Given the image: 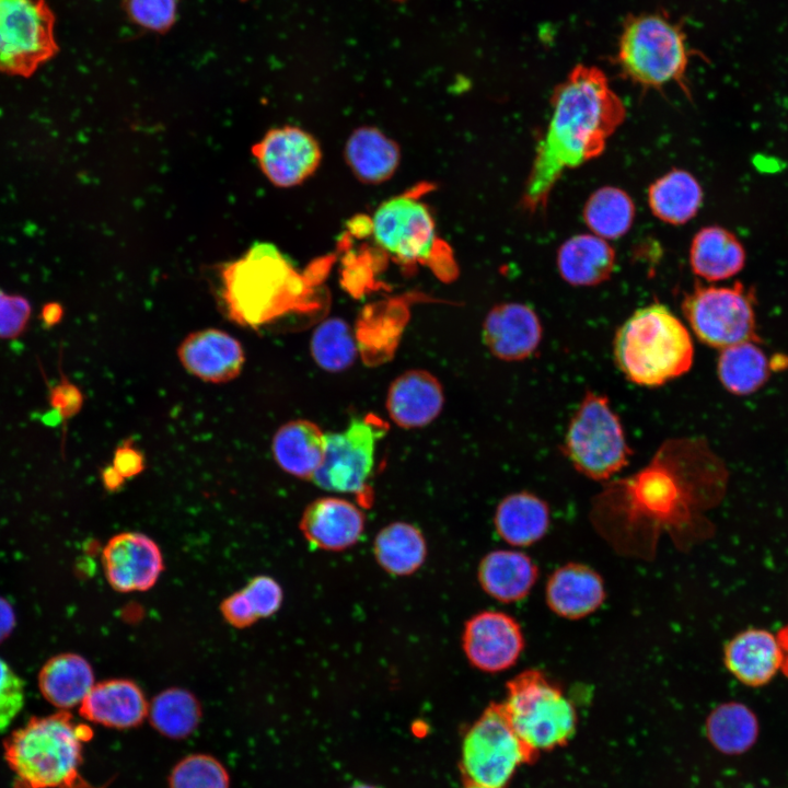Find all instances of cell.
Segmentation results:
<instances>
[{
  "mask_svg": "<svg viewBox=\"0 0 788 788\" xmlns=\"http://www.w3.org/2000/svg\"><path fill=\"white\" fill-rule=\"evenodd\" d=\"M625 117V105L604 72L576 66L553 92L551 119L535 149L523 207L543 209L561 175L601 155Z\"/></svg>",
  "mask_w": 788,
  "mask_h": 788,
  "instance_id": "cell-1",
  "label": "cell"
},
{
  "mask_svg": "<svg viewBox=\"0 0 788 788\" xmlns=\"http://www.w3.org/2000/svg\"><path fill=\"white\" fill-rule=\"evenodd\" d=\"M221 277L228 315L240 325L257 328L305 306L303 279L271 244H254Z\"/></svg>",
  "mask_w": 788,
  "mask_h": 788,
  "instance_id": "cell-2",
  "label": "cell"
},
{
  "mask_svg": "<svg viewBox=\"0 0 788 788\" xmlns=\"http://www.w3.org/2000/svg\"><path fill=\"white\" fill-rule=\"evenodd\" d=\"M614 360L630 382L656 387L686 373L694 345L686 326L665 305L636 310L617 329Z\"/></svg>",
  "mask_w": 788,
  "mask_h": 788,
  "instance_id": "cell-3",
  "label": "cell"
},
{
  "mask_svg": "<svg viewBox=\"0 0 788 788\" xmlns=\"http://www.w3.org/2000/svg\"><path fill=\"white\" fill-rule=\"evenodd\" d=\"M92 735L67 710L32 717L4 740V760L28 788H68L78 783L82 743Z\"/></svg>",
  "mask_w": 788,
  "mask_h": 788,
  "instance_id": "cell-4",
  "label": "cell"
},
{
  "mask_svg": "<svg viewBox=\"0 0 788 788\" xmlns=\"http://www.w3.org/2000/svg\"><path fill=\"white\" fill-rule=\"evenodd\" d=\"M502 705L517 734L538 753L567 744L576 732L573 704L537 669L524 670L507 683Z\"/></svg>",
  "mask_w": 788,
  "mask_h": 788,
  "instance_id": "cell-5",
  "label": "cell"
},
{
  "mask_svg": "<svg viewBox=\"0 0 788 788\" xmlns=\"http://www.w3.org/2000/svg\"><path fill=\"white\" fill-rule=\"evenodd\" d=\"M616 62L625 77L644 88L681 83L688 63L685 35L661 14L633 15L624 23Z\"/></svg>",
  "mask_w": 788,
  "mask_h": 788,
  "instance_id": "cell-6",
  "label": "cell"
},
{
  "mask_svg": "<svg viewBox=\"0 0 788 788\" xmlns=\"http://www.w3.org/2000/svg\"><path fill=\"white\" fill-rule=\"evenodd\" d=\"M564 451L579 473L595 480L609 479L627 465L625 432L605 396L584 395L569 422Z\"/></svg>",
  "mask_w": 788,
  "mask_h": 788,
  "instance_id": "cell-7",
  "label": "cell"
},
{
  "mask_svg": "<svg viewBox=\"0 0 788 788\" xmlns=\"http://www.w3.org/2000/svg\"><path fill=\"white\" fill-rule=\"evenodd\" d=\"M538 754L517 734L502 703H491L464 737L462 769L470 785L503 788L518 767Z\"/></svg>",
  "mask_w": 788,
  "mask_h": 788,
  "instance_id": "cell-8",
  "label": "cell"
},
{
  "mask_svg": "<svg viewBox=\"0 0 788 788\" xmlns=\"http://www.w3.org/2000/svg\"><path fill=\"white\" fill-rule=\"evenodd\" d=\"M754 302L753 290L741 282L731 286L697 285L685 296L682 310L700 341L723 349L760 339Z\"/></svg>",
  "mask_w": 788,
  "mask_h": 788,
  "instance_id": "cell-9",
  "label": "cell"
},
{
  "mask_svg": "<svg viewBox=\"0 0 788 788\" xmlns=\"http://www.w3.org/2000/svg\"><path fill=\"white\" fill-rule=\"evenodd\" d=\"M55 25L46 0H0V72L28 78L54 58Z\"/></svg>",
  "mask_w": 788,
  "mask_h": 788,
  "instance_id": "cell-10",
  "label": "cell"
},
{
  "mask_svg": "<svg viewBox=\"0 0 788 788\" xmlns=\"http://www.w3.org/2000/svg\"><path fill=\"white\" fill-rule=\"evenodd\" d=\"M387 425L371 414L352 418L338 432L326 433L324 461L312 482L328 491L368 498V480L374 466L378 442Z\"/></svg>",
  "mask_w": 788,
  "mask_h": 788,
  "instance_id": "cell-11",
  "label": "cell"
},
{
  "mask_svg": "<svg viewBox=\"0 0 788 788\" xmlns=\"http://www.w3.org/2000/svg\"><path fill=\"white\" fill-rule=\"evenodd\" d=\"M375 243L403 263L427 260L437 243L428 206L412 195H398L378 206L371 218Z\"/></svg>",
  "mask_w": 788,
  "mask_h": 788,
  "instance_id": "cell-12",
  "label": "cell"
},
{
  "mask_svg": "<svg viewBox=\"0 0 788 788\" xmlns=\"http://www.w3.org/2000/svg\"><path fill=\"white\" fill-rule=\"evenodd\" d=\"M265 177L280 188L304 183L318 169L323 152L309 131L286 125L268 130L252 148Z\"/></svg>",
  "mask_w": 788,
  "mask_h": 788,
  "instance_id": "cell-13",
  "label": "cell"
},
{
  "mask_svg": "<svg viewBox=\"0 0 788 788\" xmlns=\"http://www.w3.org/2000/svg\"><path fill=\"white\" fill-rule=\"evenodd\" d=\"M462 646L474 668L497 673L517 663L524 649V637L512 616L499 611H483L465 623Z\"/></svg>",
  "mask_w": 788,
  "mask_h": 788,
  "instance_id": "cell-14",
  "label": "cell"
},
{
  "mask_svg": "<svg viewBox=\"0 0 788 788\" xmlns=\"http://www.w3.org/2000/svg\"><path fill=\"white\" fill-rule=\"evenodd\" d=\"M104 573L109 586L119 592L146 591L152 588L163 570L158 544L138 532H124L109 538L102 552Z\"/></svg>",
  "mask_w": 788,
  "mask_h": 788,
  "instance_id": "cell-15",
  "label": "cell"
},
{
  "mask_svg": "<svg viewBox=\"0 0 788 788\" xmlns=\"http://www.w3.org/2000/svg\"><path fill=\"white\" fill-rule=\"evenodd\" d=\"M542 325L526 304L506 302L495 305L483 322V341L493 356L505 361L529 358L542 339Z\"/></svg>",
  "mask_w": 788,
  "mask_h": 788,
  "instance_id": "cell-16",
  "label": "cell"
},
{
  "mask_svg": "<svg viewBox=\"0 0 788 788\" xmlns=\"http://www.w3.org/2000/svg\"><path fill=\"white\" fill-rule=\"evenodd\" d=\"M364 524V514L354 502L339 497H321L305 507L299 528L313 547L340 552L360 540Z\"/></svg>",
  "mask_w": 788,
  "mask_h": 788,
  "instance_id": "cell-17",
  "label": "cell"
},
{
  "mask_svg": "<svg viewBox=\"0 0 788 788\" xmlns=\"http://www.w3.org/2000/svg\"><path fill=\"white\" fill-rule=\"evenodd\" d=\"M177 356L190 374L211 383L235 379L245 361L240 341L217 328H206L186 336L177 348Z\"/></svg>",
  "mask_w": 788,
  "mask_h": 788,
  "instance_id": "cell-18",
  "label": "cell"
},
{
  "mask_svg": "<svg viewBox=\"0 0 788 788\" xmlns=\"http://www.w3.org/2000/svg\"><path fill=\"white\" fill-rule=\"evenodd\" d=\"M444 391L440 381L429 371L410 369L390 384L385 407L391 420L404 429L430 425L441 414Z\"/></svg>",
  "mask_w": 788,
  "mask_h": 788,
  "instance_id": "cell-19",
  "label": "cell"
},
{
  "mask_svg": "<svg viewBox=\"0 0 788 788\" xmlns=\"http://www.w3.org/2000/svg\"><path fill=\"white\" fill-rule=\"evenodd\" d=\"M723 661L738 681L757 687L770 682L783 669L785 652L779 637L766 629L750 628L727 642Z\"/></svg>",
  "mask_w": 788,
  "mask_h": 788,
  "instance_id": "cell-20",
  "label": "cell"
},
{
  "mask_svg": "<svg viewBox=\"0 0 788 788\" xmlns=\"http://www.w3.org/2000/svg\"><path fill=\"white\" fill-rule=\"evenodd\" d=\"M79 711L93 723L125 730L143 722L148 717L149 704L134 681L111 679L93 685L80 704Z\"/></svg>",
  "mask_w": 788,
  "mask_h": 788,
  "instance_id": "cell-21",
  "label": "cell"
},
{
  "mask_svg": "<svg viewBox=\"0 0 788 788\" xmlns=\"http://www.w3.org/2000/svg\"><path fill=\"white\" fill-rule=\"evenodd\" d=\"M545 595L555 614L580 619L600 609L605 600V587L602 577L591 567L568 563L549 576Z\"/></svg>",
  "mask_w": 788,
  "mask_h": 788,
  "instance_id": "cell-22",
  "label": "cell"
},
{
  "mask_svg": "<svg viewBox=\"0 0 788 788\" xmlns=\"http://www.w3.org/2000/svg\"><path fill=\"white\" fill-rule=\"evenodd\" d=\"M344 160L362 184L380 185L390 181L399 167L401 147L375 126L354 129L344 144Z\"/></svg>",
  "mask_w": 788,
  "mask_h": 788,
  "instance_id": "cell-23",
  "label": "cell"
},
{
  "mask_svg": "<svg viewBox=\"0 0 788 788\" xmlns=\"http://www.w3.org/2000/svg\"><path fill=\"white\" fill-rule=\"evenodd\" d=\"M271 451L282 471L312 480L324 461L326 433L311 420L294 419L276 431Z\"/></svg>",
  "mask_w": 788,
  "mask_h": 788,
  "instance_id": "cell-24",
  "label": "cell"
},
{
  "mask_svg": "<svg viewBox=\"0 0 788 788\" xmlns=\"http://www.w3.org/2000/svg\"><path fill=\"white\" fill-rule=\"evenodd\" d=\"M477 578L482 589L503 603L523 600L538 578L533 559L519 551L497 549L486 554L479 563Z\"/></svg>",
  "mask_w": 788,
  "mask_h": 788,
  "instance_id": "cell-25",
  "label": "cell"
},
{
  "mask_svg": "<svg viewBox=\"0 0 788 788\" xmlns=\"http://www.w3.org/2000/svg\"><path fill=\"white\" fill-rule=\"evenodd\" d=\"M615 258L606 240L595 234H578L560 245L557 267L561 278L572 286H595L610 278Z\"/></svg>",
  "mask_w": 788,
  "mask_h": 788,
  "instance_id": "cell-26",
  "label": "cell"
},
{
  "mask_svg": "<svg viewBox=\"0 0 788 788\" xmlns=\"http://www.w3.org/2000/svg\"><path fill=\"white\" fill-rule=\"evenodd\" d=\"M551 523L546 501L529 491L512 493L497 506L494 524L498 535L508 544L526 547L547 533Z\"/></svg>",
  "mask_w": 788,
  "mask_h": 788,
  "instance_id": "cell-27",
  "label": "cell"
},
{
  "mask_svg": "<svg viewBox=\"0 0 788 788\" xmlns=\"http://www.w3.org/2000/svg\"><path fill=\"white\" fill-rule=\"evenodd\" d=\"M745 258V250L739 239L719 225L700 229L690 247L692 270L707 281L733 277L744 267Z\"/></svg>",
  "mask_w": 788,
  "mask_h": 788,
  "instance_id": "cell-28",
  "label": "cell"
},
{
  "mask_svg": "<svg viewBox=\"0 0 788 788\" xmlns=\"http://www.w3.org/2000/svg\"><path fill=\"white\" fill-rule=\"evenodd\" d=\"M94 684V672L89 661L72 652L51 657L38 673L43 697L62 710L81 704Z\"/></svg>",
  "mask_w": 788,
  "mask_h": 788,
  "instance_id": "cell-29",
  "label": "cell"
},
{
  "mask_svg": "<svg viewBox=\"0 0 788 788\" xmlns=\"http://www.w3.org/2000/svg\"><path fill=\"white\" fill-rule=\"evenodd\" d=\"M703 202L698 181L684 170L674 169L657 178L648 189V205L659 220L684 224L696 216Z\"/></svg>",
  "mask_w": 788,
  "mask_h": 788,
  "instance_id": "cell-30",
  "label": "cell"
},
{
  "mask_svg": "<svg viewBox=\"0 0 788 788\" xmlns=\"http://www.w3.org/2000/svg\"><path fill=\"white\" fill-rule=\"evenodd\" d=\"M378 564L393 576H409L426 560L427 543L421 531L407 522H393L379 531L373 542Z\"/></svg>",
  "mask_w": 788,
  "mask_h": 788,
  "instance_id": "cell-31",
  "label": "cell"
},
{
  "mask_svg": "<svg viewBox=\"0 0 788 788\" xmlns=\"http://www.w3.org/2000/svg\"><path fill=\"white\" fill-rule=\"evenodd\" d=\"M770 362L756 341H742L721 349L717 371L725 389L737 395L757 391L768 379Z\"/></svg>",
  "mask_w": 788,
  "mask_h": 788,
  "instance_id": "cell-32",
  "label": "cell"
},
{
  "mask_svg": "<svg viewBox=\"0 0 788 788\" xmlns=\"http://www.w3.org/2000/svg\"><path fill=\"white\" fill-rule=\"evenodd\" d=\"M706 733L710 743L725 754L749 750L758 734L754 712L744 704L728 702L717 706L707 717Z\"/></svg>",
  "mask_w": 788,
  "mask_h": 788,
  "instance_id": "cell-33",
  "label": "cell"
},
{
  "mask_svg": "<svg viewBox=\"0 0 788 788\" xmlns=\"http://www.w3.org/2000/svg\"><path fill=\"white\" fill-rule=\"evenodd\" d=\"M148 717L152 727L162 735L181 740L198 728L201 706L187 690L171 687L155 695L149 704Z\"/></svg>",
  "mask_w": 788,
  "mask_h": 788,
  "instance_id": "cell-34",
  "label": "cell"
},
{
  "mask_svg": "<svg viewBox=\"0 0 788 788\" xmlns=\"http://www.w3.org/2000/svg\"><path fill=\"white\" fill-rule=\"evenodd\" d=\"M634 218L633 199L625 190L613 186L596 189L583 208V219L588 228L606 241L625 235Z\"/></svg>",
  "mask_w": 788,
  "mask_h": 788,
  "instance_id": "cell-35",
  "label": "cell"
},
{
  "mask_svg": "<svg viewBox=\"0 0 788 788\" xmlns=\"http://www.w3.org/2000/svg\"><path fill=\"white\" fill-rule=\"evenodd\" d=\"M310 352L317 367L327 372L338 373L349 369L358 354L349 324L340 317L324 320L312 333Z\"/></svg>",
  "mask_w": 788,
  "mask_h": 788,
  "instance_id": "cell-36",
  "label": "cell"
},
{
  "mask_svg": "<svg viewBox=\"0 0 788 788\" xmlns=\"http://www.w3.org/2000/svg\"><path fill=\"white\" fill-rule=\"evenodd\" d=\"M169 788H230V776L212 755L195 753L175 764L169 776Z\"/></svg>",
  "mask_w": 788,
  "mask_h": 788,
  "instance_id": "cell-37",
  "label": "cell"
},
{
  "mask_svg": "<svg viewBox=\"0 0 788 788\" xmlns=\"http://www.w3.org/2000/svg\"><path fill=\"white\" fill-rule=\"evenodd\" d=\"M130 21L151 32L164 34L176 21L177 0H123Z\"/></svg>",
  "mask_w": 788,
  "mask_h": 788,
  "instance_id": "cell-38",
  "label": "cell"
},
{
  "mask_svg": "<svg viewBox=\"0 0 788 788\" xmlns=\"http://www.w3.org/2000/svg\"><path fill=\"white\" fill-rule=\"evenodd\" d=\"M22 679L0 658V732L5 731L24 706Z\"/></svg>",
  "mask_w": 788,
  "mask_h": 788,
  "instance_id": "cell-39",
  "label": "cell"
},
{
  "mask_svg": "<svg viewBox=\"0 0 788 788\" xmlns=\"http://www.w3.org/2000/svg\"><path fill=\"white\" fill-rule=\"evenodd\" d=\"M256 616L265 618L275 614L281 606L283 592L280 584L271 577L257 576L242 589Z\"/></svg>",
  "mask_w": 788,
  "mask_h": 788,
  "instance_id": "cell-40",
  "label": "cell"
},
{
  "mask_svg": "<svg viewBox=\"0 0 788 788\" xmlns=\"http://www.w3.org/2000/svg\"><path fill=\"white\" fill-rule=\"evenodd\" d=\"M31 317L28 300L0 289V338L13 339L24 333Z\"/></svg>",
  "mask_w": 788,
  "mask_h": 788,
  "instance_id": "cell-41",
  "label": "cell"
},
{
  "mask_svg": "<svg viewBox=\"0 0 788 788\" xmlns=\"http://www.w3.org/2000/svg\"><path fill=\"white\" fill-rule=\"evenodd\" d=\"M48 399L51 409L58 414L61 421L79 413L83 403L79 389L65 376L58 384L49 389Z\"/></svg>",
  "mask_w": 788,
  "mask_h": 788,
  "instance_id": "cell-42",
  "label": "cell"
},
{
  "mask_svg": "<svg viewBox=\"0 0 788 788\" xmlns=\"http://www.w3.org/2000/svg\"><path fill=\"white\" fill-rule=\"evenodd\" d=\"M224 619L236 628H245L258 621L255 611L242 590L227 596L220 605Z\"/></svg>",
  "mask_w": 788,
  "mask_h": 788,
  "instance_id": "cell-43",
  "label": "cell"
},
{
  "mask_svg": "<svg viewBox=\"0 0 788 788\" xmlns=\"http://www.w3.org/2000/svg\"><path fill=\"white\" fill-rule=\"evenodd\" d=\"M144 466L143 456L130 444H123L114 455L113 467L127 478L139 474Z\"/></svg>",
  "mask_w": 788,
  "mask_h": 788,
  "instance_id": "cell-44",
  "label": "cell"
},
{
  "mask_svg": "<svg viewBox=\"0 0 788 788\" xmlns=\"http://www.w3.org/2000/svg\"><path fill=\"white\" fill-rule=\"evenodd\" d=\"M16 624L15 612L10 602L0 596V644L13 631Z\"/></svg>",
  "mask_w": 788,
  "mask_h": 788,
  "instance_id": "cell-45",
  "label": "cell"
},
{
  "mask_svg": "<svg viewBox=\"0 0 788 788\" xmlns=\"http://www.w3.org/2000/svg\"><path fill=\"white\" fill-rule=\"evenodd\" d=\"M63 315V309L58 302H48L42 306L39 318L43 326L53 327L57 325Z\"/></svg>",
  "mask_w": 788,
  "mask_h": 788,
  "instance_id": "cell-46",
  "label": "cell"
},
{
  "mask_svg": "<svg viewBox=\"0 0 788 788\" xmlns=\"http://www.w3.org/2000/svg\"><path fill=\"white\" fill-rule=\"evenodd\" d=\"M102 479L107 489L114 490L121 485L125 478L113 466H109L103 471Z\"/></svg>",
  "mask_w": 788,
  "mask_h": 788,
  "instance_id": "cell-47",
  "label": "cell"
},
{
  "mask_svg": "<svg viewBox=\"0 0 788 788\" xmlns=\"http://www.w3.org/2000/svg\"><path fill=\"white\" fill-rule=\"evenodd\" d=\"M779 637V640L781 642L784 652H785V662L783 669H785L788 672V629L784 630Z\"/></svg>",
  "mask_w": 788,
  "mask_h": 788,
  "instance_id": "cell-48",
  "label": "cell"
},
{
  "mask_svg": "<svg viewBox=\"0 0 788 788\" xmlns=\"http://www.w3.org/2000/svg\"><path fill=\"white\" fill-rule=\"evenodd\" d=\"M350 788H375V787L367 785V784H357Z\"/></svg>",
  "mask_w": 788,
  "mask_h": 788,
  "instance_id": "cell-49",
  "label": "cell"
},
{
  "mask_svg": "<svg viewBox=\"0 0 788 788\" xmlns=\"http://www.w3.org/2000/svg\"><path fill=\"white\" fill-rule=\"evenodd\" d=\"M467 788H488V787H482V786H475V785H468Z\"/></svg>",
  "mask_w": 788,
  "mask_h": 788,
  "instance_id": "cell-50",
  "label": "cell"
},
{
  "mask_svg": "<svg viewBox=\"0 0 788 788\" xmlns=\"http://www.w3.org/2000/svg\"><path fill=\"white\" fill-rule=\"evenodd\" d=\"M242 1H246V0H242Z\"/></svg>",
  "mask_w": 788,
  "mask_h": 788,
  "instance_id": "cell-51",
  "label": "cell"
}]
</instances>
